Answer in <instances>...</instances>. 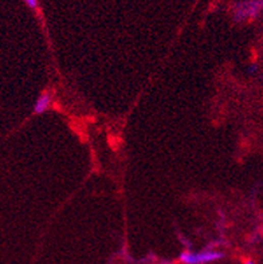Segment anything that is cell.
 I'll use <instances>...</instances> for the list:
<instances>
[{"mask_svg":"<svg viewBox=\"0 0 263 264\" xmlns=\"http://www.w3.org/2000/svg\"><path fill=\"white\" fill-rule=\"evenodd\" d=\"M223 257V252L215 250H204L200 252L184 251L180 255V261L184 264H208Z\"/></svg>","mask_w":263,"mask_h":264,"instance_id":"obj_1","label":"cell"},{"mask_svg":"<svg viewBox=\"0 0 263 264\" xmlns=\"http://www.w3.org/2000/svg\"><path fill=\"white\" fill-rule=\"evenodd\" d=\"M263 10V0H247L238 3L234 8V18L236 22L254 18Z\"/></svg>","mask_w":263,"mask_h":264,"instance_id":"obj_2","label":"cell"},{"mask_svg":"<svg viewBox=\"0 0 263 264\" xmlns=\"http://www.w3.org/2000/svg\"><path fill=\"white\" fill-rule=\"evenodd\" d=\"M51 94L47 93V91L43 93V94H40L39 98L37 99V102H35V105H34V114H43L44 112H47L48 108L51 106Z\"/></svg>","mask_w":263,"mask_h":264,"instance_id":"obj_3","label":"cell"},{"mask_svg":"<svg viewBox=\"0 0 263 264\" xmlns=\"http://www.w3.org/2000/svg\"><path fill=\"white\" fill-rule=\"evenodd\" d=\"M24 3H26L30 8H33V10H37L38 8V0H24Z\"/></svg>","mask_w":263,"mask_h":264,"instance_id":"obj_4","label":"cell"},{"mask_svg":"<svg viewBox=\"0 0 263 264\" xmlns=\"http://www.w3.org/2000/svg\"><path fill=\"white\" fill-rule=\"evenodd\" d=\"M245 264H255V263H254V261H251V260H247Z\"/></svg>","mask_w":263,"mask_h":264,"instance_id":"obj_5","label":"cell"}]
</instances>
